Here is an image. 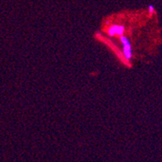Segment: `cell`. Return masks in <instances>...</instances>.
<instances>
[{
  "label": "cell",
  "mask_w": 162,
  "mask_h": 162,
  "mask_svg": "<svg viewBox=\"0 0 162 162\" xmlns=\"http://www.w3.org/2000/svg\"><path fill=\"white\" fill-rule=\"evenodd\" d=\"M120 41L123 45V52H124V57L130 61L132 57V49H131V45L130 41L126 36H120Z\"/></svg>",
  "instance_id": "6da1fadb"
},
{
  "label": "cell",
  "mask_w": 162,
  "mask_h": 162,
  "mask_svg": "<svg viewBox=\"0 0 162 162\" xmlns=\"http://www.w3.org/2000/svg\"><path fill=\"white\" fill-rule=\"evenodd\" d=\"M124 25H111L107 30V33L110 36H121L124 35Z\"/></svg>",
  "instance_id": "7a4b0ae2"
},
{
  "label": "cell",
  "mask_w": 162,
  "mask_h": 162,
  "mask_svg": "<svg viewBox=\"0 0 162 162\" xmlns=\"http://www.w3.org/2000/svg\"><path fill=\"white\" fill-rule=\"evenodd\" d=\"M154 11H155V7L153 5H149V13L150 16H152L153 13H154Z\"/></svg>",
  "instance_id": "3957f363"
}]
</instances>
